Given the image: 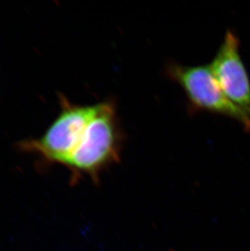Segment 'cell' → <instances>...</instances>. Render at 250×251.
I'll list each match as a JSON object with an SVG mask.
<instances>
[{
  "instance_id": "obj_1",
  "label": "cell",
  "mask_w": 250,
  "mask_h": 251,
  "mask_svg": "<svg viewBox=\"0 0 250 251\" xmlns=\"http://www.w3.org/2000/svg\"><path fill=\"white\" fill-rule=\"evenodd\" d=\"M97 104L96 113L65 164L73 182L88 176L98 183L102 171L120 161L124 137L116 105L111 101Z\"/></svg>"
},
{
  "instance_id": "obj_2",
  "label": "cell",
  "mask_w": 250,
  "mask_h": 251,
  "mask_svg": "<svg viewBox=\"0 0 250 251\" xmlns=\"http://www.w3.org/2000/svg\"><path fill=\"white\" fill-rule=\"evenodd\" d=\"M59 100L60 112L45 133L17 143V149L35 154L44 166H65L97 111V103L74 104L61 94Z\"/></svg>"
},
{
  "instance_id": "obj_3",
  "label": "cell",
  "mask_w": 250,
  "mask_h": 251,
  "mask_svg": "<svg viewBox=\"0 0 250 251\" xmlns=\"http://www.w3.org/2000/svg\"><path fill=\"white\" fill-rule=\"evenodd\" d=\"M167 74L184 90L192 111L226 116L250 130V116L227 99L210 65L172 64L167 68Z\"/></svg>"
},
{
  "instance_id": "obj_4",
  "label": "cell",
  "mask_w": 250,
  "mask_h": 251,
  "mask_svg": "<svg viewBox=\"0 0 250 251\" xmlns=\"http://www.w3.org/2000/svg\"><path fill=\"white\" fill-rule=\"evenodd\" d=\"M240 42L227 31L210 67L227 99L250 116V81L240 55Z\"/></svg>"
}]
</instances>
